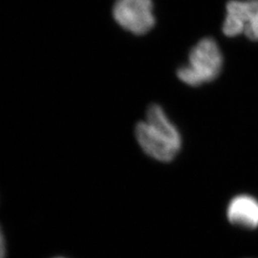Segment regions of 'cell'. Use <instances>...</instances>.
Returning a JSON list of instances; mask_svg holds the SVG:
<instances>
[{"label":"cell","mask_w":258,"mask_h":258,"mask_svg":"<svg viewBox=\"0 0 258 258\" xmlns=\"http://www.w3.org/2000/svg\"><path fill=\"white\" fill-rule=\"evenodd\" d=\"M257 19L258 0H231L227 4L223 33L227 37H236Z\"/></svg>","instance_id":"obj_4"},{"label":"cell","mask_w":258,"mask_h":258,"mask_svg":"<svg viewBox=\"0 0 258 258\" xmlns=\"http://www.w3.org/2000/svg\"><path fill=\"white\" fill-rule=\"evenodd\" d=\"M113 17L120 27L135 35H145L155 25L151 0H117Z\"/></svg>","instance_id":"obj_3"},{"label":"cell","mask_w":258,"mask_h":258,"mask_svg":"<svg viewBox=\"0 0 258 258\" xmlns=\"http://www.w3.org/2000/svg\"><path fill=\"white\" fill-rule=\"evenodd\" d=\"M223 55L214 39L206 37L191 49L188 56V64L178 69V78L190 86L215 80L221 72Z\"/></svg>","instance_id":"obj_2"},{"label":"cell","mask_w":258,"mask_h":258,"mask_svg":"<svg viewBox=\"0 0 258 258\" xmlns=\"http://www.w3.org/2000/svg\"><path fill=\"white\" fill-rule=\"evenodd\" d=\"M54 258H66V257H61V256H60V257H54Z\"/></svg>","instance_id":"obj_7"},{"label":"cell","mask_w":258,"mask_h":258,"mask_svg":"<svg viewBox=\"0 0 258 258\" xmlns=\"http://www.w3.org/2000/svg\"><path fill=\"white\" fill-rule=\"evenodd\" d=\"M229 221L247 229L258 227V201L249 195L234 197L227 210Z\"/></svg>","instance_id":"obj_5"},{"label":"cell","mask_w":258,"mask_h":258,"mask_svg":"<svg viewBox=\"0 0 258 258\" xmlns=\"http://www.w3.org/2000/svg\"><path fill=\"white\" fill-rule=\"evenodd\" d=\"M135 135L148 156L161 162L173 160L182 146L179 131L158 104L148 107L147 120L136 125Z\"/></svg>","instance_id":"obj_1"},{"label":"cell","mask_w":258,"mask_h":258,"mask_svg":"<svg viewBox=\"0 0 258 258\" xmlns=\"http://www.w3.org/2000/svg\"><path fill=\"white\" fill-rule=\"evenodd\" d=\"M7 257V244L3 229L0 225V258Z\"/></svg>","instance_id":"obj_6"}]
</instances>
